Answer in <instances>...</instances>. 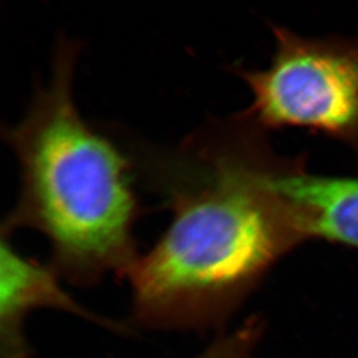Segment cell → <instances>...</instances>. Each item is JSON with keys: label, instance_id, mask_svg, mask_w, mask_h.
<instances>
[{"label": "cell", "instance_id": "obj_1", "mask_svg": "<svg viewBox=\"0 0 358 358\" xmlns=\"http://www.w3.org/2000/svg\"><path fill=\"white\" fill-rule=\"evenodd\" d=\"M240 113L210 122L160 162L172 220L129 271L132 322L199 334L220 329L280 257L301 243L274 186L280 159Z\"/></svg>", "mask_w": 358, "mask_h": 358}, {"label": "cell", "instance_id": "obj_2", "mask_svg": "<svg viewBox=\"0 0 358 358\" xmlns=\"http://www.w3.org/2000/svg\"><path fill=\"white\" fill-rule=\"evenodd\" d=\"M78 52L73 41L58 42L50 83L38 88L24 120L6 130L21 187L1 234L41 232L61 278L92 287L110 273L127 278L141 255L134 237L139 204L128 157L77 108Z\"/></svg>", "mask_w": 358, "mask_h": 358}, {"label": "cell", "instance_id": "obj_3", "mask_svg": "<svg viewBox=\"0 0 358 358\" xmlns=\"http://www.w3.org/2000/svg\"><path fill=\"white\" fill-rule=\"evenodd\" d=\"M273 31L268 68L234 69L253 94L245 113L264 130L308 129L358 151V35L310 38L278 26Z\"/></svg>", "mask_w": 358, "mask_h": 358}, {"label": "cell", "instance_id": "obj_4", "mask_svg": "<svg viewBox=\"0 0 358 358\" xmlns=\"http://www.w3.org/2000/svg\"><path fill=\"white\" fill-rule=\"evenodd\" d=\"M1 234L0 246V358H31L34 352L24 335L27 315L40 308L68 312L119 334L129 326L90 311L59 283L61 275L51 264L28 259Z\"/></svg>", "mask_w": 358, "mask_h": 358}, {"label": "cell", "instance_id": "obj_5", "mask_svg": "<svg viewBox=\"0 0 358 358\" xmlns=\"http://www.w3.org/2000/svg\"><path fill=\"white\" fill-rule=\"evenodd\" d=\"M274 186L294 209L303 243L322 239L358 248V178L315 176L287 160Z\"/></svg>", "mask_w": 358, "mask_h": 358}, {"label": "cell", "instance_id": "obj_6", "mask_svg": "<svg viewBox=\"0 0 358 358\" xmlns=\"http://www.w3.org/2000/svg\"><path fill=\"white\" fill-rule=\"evenodd\" d=\"M264 331V320L253 315L234 331L220 334L206 350L193 358H257L255 352Z\"/></svg>", "mask_w": 358, "mask_h": 358}]
</instances>
